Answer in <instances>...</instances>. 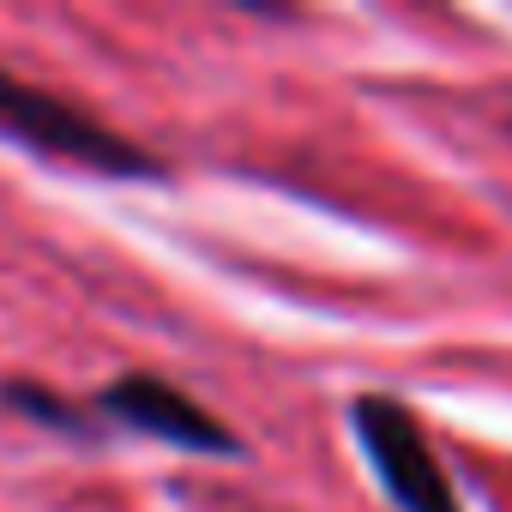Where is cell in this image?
Listing matches in <instances>:
<instances>
[{
	"label": "cell",
	"instance_id": "1",
	"mask_svg": "<svg viewBox=\"0 0 512 512\" xmlns=\"http://www.w3.org/2000/svg\"><path fill=\"white\" fill-rule=\"evenodd\" d=\"M0 133L19 139L25 151L79 163V169H91V175H163V163H157L139 139L115 133V127L97 121L91 109H79V103H67V97H55V91L19 79V73H7V67H0Z\"/></svg>",
	"mask_w": 512,
	"mask_h": 512
},
{
	"label": "cell",
	"instance_id": "2",
	"mask_svg": "<svg viewBox=\"0 0 512 512\" xmlns=\"http://www.w3.org/2000/svg\"><path fill=\"white\" fill-rule=\"evenodd\" d=\"M350 422H356V440H362V452H368V464L398 512H458V494L446 482V464H440L428 428L398 398H386V392L356 398Z\"/></svg>",
	"mask_w": 512,
	"mask_h": 512
},
{
	"label": "cell",
	"instance_id": "3",
	"mask_svg": "<svg viewBox=\"0 0 512 512\" xmlns=\"http://www.w3.org/2000/svg\"><path fill=\"white\" fill-rule=\"evenodd\" d=\"M97 410L127 422V428H139V434H151V440H163V446H175V452H199V458H235L241 452L235 428L217 422L205 404H193L163 374H115L103 386Z\"/></svg>",
	"mask_w": 512,
	"mask_h": 512
},
{
	"label": "cell",
	"instance_id": "4",
	"mask_svg": "<svg viewBox=\"0 0 512 512\" xmlns=\"http://www.w3.org/2000/svg\"><path fill=\"white\" fill-rule=\"evenodd\" d=\"M0 404L19 410L25 422H43V428L67 434V440H97L91 416H85L73 398H61L55 386H43V380H0Z\"/></svg>",
	"mask_w": 512,
	"mask_h": 512
}]
</instances>
